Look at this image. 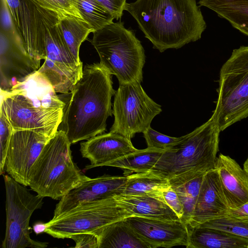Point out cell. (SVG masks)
<instances>
[{
  "label": "cell",
  "instance_id": "obj_35",
  "mask_svg": "<svg viewBox=\"0 0 248 248\" xmlns=\"http://www.w3.org/2000/svg\"><path fill=\"white\" fill-rule=\"evenodd\" d=\"M69 238L73 239L76 248H98L97 236L93 233H79L72 235Z\"/></svg>",
  "mask_w": 248,
  "mask_h": 248
},
{
  "label": "cell",
  "instance_id": "obj_28",
  "mask_svg": "<svg viewBox=\"0 0 248 248\" xmlns=\"http://www.w3.org/2000/svg\"><path fill=\"white\" fill-rule=\"evenodd\" d=\"M204 174L177 186H171L177 193L183 206V215L181 220L187 226L194 211Z\"/></svg>",
  "mask_w": 248,
  "mask_h": 248
},
{
  "label": "cell",
  "instance_id": "obj_17",
  "mask_svg": "<svg viewBox=\"0 0 248 248\" xmlns=\"http://www.w3.org/2000/svg\"><path fill=\"white\" fill-rule=\"evenodd\" d=\"M228 210L218 173L214 168L203 176L194 211L187 226L195 227L224 217Z\"/></svg>",
  "mask_w": 248,
  "mask_h": 248
},
{
  "label": "cell",
  "instance_id": "obj_11",
  "mask_svg": "<svg viewBox=\"0 0 248 248\" xmlns=\"http://www.w3.org/2000/svg\"><path fill=\"white\" fill-rule=\"evenodd\" d=\"M52 138L32 130L13 129L6 154L5 171L19 183L29 186L32 166Z\"/></svg>",
  "mask_w": 248,
  "mask_h": 248
},
{
  "label": "cell",
  "instance_id": "obj_16",
  "mask_svg": "<svg viewBox=\"0 0 248 248\" xmlns=\"http://www.w3.org/2000/svg\"><path fill=\"white\" fill-rule=\"evenodd\" d=\"M138 150L130 140L111 132L98 135L81 142L80 148L82 157L90 161V164L85 167L86 170L104 166Z\"/></svg>",
  "mask_w": 248,
  "mask_h": 248
},
{
  "label": "cell",
  "instance_id": "obj_1",
  "mask_svg": "<svg viewBox=\"0 0 248 248\" xmlns=\"http://www.w3.org/2000/svg\"><path fill=\"white\" fill-rule=\"evenodd\" d=\"M112 75L102 64L86 65L81 78L60 98L64 102L58 130L70 143L87 140L104 133L107 120L111 116V98L115 94Z\"/></svg>",
  "mask_w": 248,
  "mask_h": 248
},
{
  "label": "cell",
  "instance_id": "obj_25",
  "mask_svg": "<svg viewBox=\"0 0 248 248\" xmlns=\"http://www.w3.org/2000/svg\"><path fill=\"white\" fill-rule=\"evenodd\" d=\"M164 150L147 147L129 154L117 160L108 162L104 166L115 167L125 170L124 175L151 170L156 164Z\"/></svg>",
  "mask_w": 248,
  "mask_h": 248
},
{
  "label": "cell",
  "instance_id": "obj_21",
  "mask_svg": "<svg viewBox=\"0 0 248 248\" xmlns=\"http://www.w3.org/2000/svg\"><path fill=\"white\" fill-rule=\"evenodd\" d=\"M94 233L98 248H151L140 239L124 219L107 225Z\"/></svg>",
  "mask_w": 248,
  "mask_h": 248
},
{
  "label": "cell",
  "instance_id": "obj_2",
  "mask_svg": "<svg viewBox=\"0 0 248 248\" xmlns=\"http://www.w3.org/2000/svg\"><path fill=\"white\" fill-rule=\"evenodd\" d=\"M125 10L160 52L200 39L206 28L196 0H136Z\"/></svg>",
  "mask_w": 248,
  "mask_h": 248
},
{
  "label": "cell",
  "instance_id": "obj_20",
  "mask_svg": "<svg viewBox=\"0 0 248 248\" xmlns=\"http://www.w3.org/2000/svg\"><path fill=\"white\" fill-rule=\"evenodd\" d=\"M187 248H248V238L207 227H188Z\"/></svg>",
  "mask_w": 248,
  "mask_h": 248
},
{
  "label": "cell",
  "instance_id": "obj_5",
  "mask_svg": "<svg viewBox=\"0 0 248 248\" xmlns=\"http://www.w3.org/2000/svg\"><path fill=\"white\" fill-rule=\"evenodd\" d=\"M66 134L58 130L46 144L31 170L29 186L43 197L61 200L90 177L74 162Z\"/></svg>",
  "mask_w": 248,
  "mask_h": 248
},
{
  "label": "cell",
  "instance_id": "obj_7",
  "mask_svg": "<svg viewBox=\"0 0 248 248\" xmlns=\"http://www.w3.org/2000/svg\"><path fill=\"white\" fill-rule=\"evenodd\" d=\"M215 110L222 131L248 117V46L234 49L219 73Z\"/></svg>",
  "mask_w": 248,
  "mask_h": 248
},
{
  "label": "cell",
  "instance_id": "obj_37",
  "mask_svg": "<svg viewBox=\"0 0 248 248\" xmlns=\"http://www.w3.org/2000/svg\"><path fill=\"white\" fill-rule=\"evenodd\" d=\"M108 10L116 20L121 19L125 10L126 0H96Z\"/></svg>",
  "mask_w": 248,
  "mask_h": 248
},
{
  "label": "cell",
  "instance_id": "obj_24",
  "mask_svg": "<svg viewBox=\"0 0 248 248\" xmlns=\"http://www.w3.org/2000/svg\"><path fill=\"white\" fill-rule=\"evenodd\" d=\"M59 23L50 27L46 34L45 49L46 58L56 64L82 71V64H78L74 59L64 40Z\"/></svg>",
  "mask_w": 248,
  "mask_h": 248
},
{
  "label": "cell",
  "instance_id": "obj_19",
  "mask_svg": "<svg viewBox=\"0 0 248 248\" xmlns=\"http://www.w3.org/2000/svg\"><path fill=\"white\" fill-rule=\"evenodd\" d=\"M118 203L133 216L161 220H181L165 202L162 193L129 196H114Z\"/></svg>",
  "mask_w": 248,
  "mask_h": 248
},
{
  "label": "cell",
  "instance_id": "obj_10",
  "mask_svg": "<svg viewBox=\"0 0 248 248\" xmlns=\"http://www.w3.org/2000/svg\"><path fill=\"white\" fill-rule=\"evenodd\" d=\"M161 111V106L147 94L140 83L119 84L114 94V121L110 132L131 140L136 133H143L150 127Z\"/></svg>",
  "mask_w": 248,
  "mask_h": 248
},
{
  "label": "cell",
  "instance_id": "obj_4",
  "mask_svg": "<svg viewBox=\"0 0 248 248\" xmlns=\"http://www.w3.org/2000/svg\"><path fill=\"white\" fill-rule=\"evenodd\" d=\"M220 132L215 109L206 122L164 150L150 171L167 179L171 187L204 174L215 168Z\"/></svg>",
  "mask_w": 248,
  "mask_h": 248
},
{
  "label": "cell",
  "instance_id": "obj_9",
  "mask_svg": "<svg viewBox=\"0 0 248 248\" xmlns=\"http://www.w3.org/2000/svg\"><path fill=\"white\" fill-rule=\"evenodd\" d=\"M6 191V231L2 248H44L48 243L30 237L29 222L34 211L40 209L44 197L31 194L26 186L9 175L3 174Z\"/></svg>",
  "mask_w": 248,
  "mask_h": 248
},
{
  "label": "cell",
  "instance_id": "obj_40",
  "mask_svg": "<svg viewBox=\"0 0 248 248\" xmlns=\"http://www.w3.org/2000/svg\"><path fill=\"white\" fill-rule=\"evenodd\" d=\"M243 168L248 174V157L244 162Z\"/></svg>",
  "mask_w": 248,
  "mask_h": 248
},
{
  "label": "cell",
  "instance_id": "obj_29",
  "mask_svg": "<svg viewBox=\"0 0 248 248\" xmlns=\"http://www.w3.org/2000/svg\"><path fill=\"white\" fill-rule=\"evenodd\" d=\"M80 13L94 32L113 22L112 15L96 0H78Z\"/></svg>",
  "mask_w": 248,
  "mask_h": 248
},
{
  "label": "cell",
  "instance_id": "obj_23",
  "mask_svg": "<svg viewBox=\"0 0 248 248\" xmlns=\"http://www.w3.org/2000/svg\"><path fill=\"white\" fill-rule=\"evenodd\" d=\"M126 183L120 194L129 196L159 194L170 186L169 181L152 171L125 175Z\"/></svg>",
  "mask_w": 248,
  "mask_h": 248
},
{
  "label": "cell",
  "instance_id": "obj_31",
  "mask_svg": "<svg viewBox=\"0 0 248 248\" xmlns=\"http://www.w3.org/2000/svg\"><path fill=\"white\" fill-rule=\"evenodd\" d=\"M197 226L221 230L248 238V220H235L224 217L207 221Z\"/></svg>",
  "mask_w": 248,
  "mask_h": 248
},
{
  "label": "cell",
  "instance_id": "obj_14",
  "mask_svg": "<svg viewBox=\"0 0 248 248\" xmlns=\"http://www.w3.org/2000/svg\"><path fill=\"white\" fill-rule=\"evenodd\" d=\"M37 70L23 40L11 39L0 31V91H10Z\"/></svg>",
  "mask_w": 248,
  "mask_h": 248
},
{
  "label": "cell",
  "instance_id": "obj_27",
  "mask_svg": "<svg viewBox=\"0 0 248 248\" xmlns=\"http://www.w3.org/2000/svg\"><path fill=\"white\" fill-rule=\"evenodd\" d=\"M44 60L38 71L46 77L57 93H68L82 76L83 71L58 66L47 58Z\"/></svg>",
  "mask_w": 248,
  "mask_h": 248
},
{
  "label": "cell",
  "instance_id": "obj_26",
  "mask_svg": "<svg viewBox=\"0 0 248 248\" xmlns=\"http://www.w3.org/2000/svg\"><path fill=\"white\" fill-rule=\"evenodd\" d=\"M59 25L74 59L78 64H82L79 55L80 47L88 35L94 32L93 29L85 20L73 17L60 20Z\"/></svg>",
  "mask_w": 248,
  "mask_h": 248
},
{
  "label": "cell",
  "instance_id": "obj_32",
  "mask_svg": "<svg viewBox=\"0 0 248 248\" xmlns=\"http://www.w3.org/2000/svg\"><path fill=\"white\" fill-rule=\"evenodd\" d=\"M143 134L148 147L162 150L168 149L174 146L183 138V136L176 138L165 135L155 130L151 126L149 127Z\"/></svg>",
  "mask_w": 248,
  "mask_h": 248
},
{
  "label": "cell",
  "instance_id": "obj_18",
  "mask_svg": "<svg viewBox=\"0 0 248 248\" xmlns=\"http://www.w3.org/2000/svg\"><path fill=\"white\" fill-rule=\"evenodd\" d=\"M215 168L227 205L236 208L248 202V174L229 155L219 154Z\"/></svg>",
  "mask_w": 248,
  "mask_h": 248
},
{
  "label": "cell",
  "instance_id": "obj_12",
  "mask_svg": "<svg viewBox=\"0 0 248 248\" xmlns=\"http://www.w3.org/2000/svg\"><path fill=\"white\" fill-rule=\"evenodd\" d=\"M20 35L35 67L39 69L46 58L45 38L48 30L61 20L55 13L32 0H20Z\"/></svg>",
  "mask_w": 248,
  "mask_h": 248
},
{
  "label": "cell",
  "instance_id": "obj_8",
  "mask_svg": "<svg viewBox=\"0 0 248 248\" xmlns=\"http://www.w3.org/2000/svg\"><path fill=\"white\" fill-rule=\"evenodd\" d=\"M133 215L114 196L81 204L44 224V232L59 238L79 233H93Z\"/></svg>",
  "mask_w": 248,
  "mask_h": 248
},
{
  "label": "cell",
  "instance_id": "obj_33",
  "mask_svg": "<svg viewBox=\"0 0 248 248\" xmlns=\"http://www.w3.org/2000/svg\"><path fill=\"white\" fill-rule=\"evenodd\" d=\"M13 128L0 112V173H4L6 154Z\"/></svg>",
  "mask_w": 248,
  "mask_h": 248
},
{
  "label": "cell",
  "instance_id": "obj_30",
  "mask_svg": "<svg viewBox=\"0 0 248 248\" xmlns=\"http://www.w3.org/2000/svg\"><path fill=\"white\" fill-rule=\"evenodd\" d=\"M32 0L41 7L56 14L61 20L69 17L84 20L78 8V0Z\"/></svg>",
  "mask_w": 248,
  "mask_h": 248
},
{
  "label": "cell",
  "instance_id": "obj_3",
  "mask_svg": "<svg viewBox=\"0 0 248 248\" xmlns=\"http://www.w3.org/2000/svg\"><path fill=\"white\" fill-rule=\"evenodd\" d=\"M0 112L14 130L53 137L61 123L64 102L38 70L7 92L0 91Z\"/></svg>",
  "mask_w": 248,
  "mask_h": 248
},
{
  "label": "cell",
  "instance_id": "obj_36",
  "mask_svg": "<svg viewBox=\"0 0 248 248\" xmlns=\"http://www.w3.org/2000/svg\"><path fill=\"white\" fill-rule=\"evenodd\" d=\"M165 202L174 211L181 219L183 215V208L178 196L171 186L162 192Z\"/></svg>",
  "mask_w": 248,
  "mask_h": 248
},
{
  "label": "cell",
  "instance_id": "obj_34",
  "mask_svg": "<svg viewBox=\"0 0 248 248\" xmlns=\"http://www.w3.org/2000/svg\"><path fill=\"white\" fill-rule=\"evenodd\" d=\"M1 31L12 38H22L12 20L6 0H1Z\"/></svg>",
  "mask_w": 248,
  "mask_h": 248
},
{
  "label": "cell",
  "instance_id": "obj_22",
  "mask_svg": "<svg viewBox=\"0 0 248 248\" xmlns=\"http://www.w3.org/2000/svg\"><path fill=\"white\" fill-rule=\"evenodd\" d=\"M198 4L213 11L248 36V0H200Z\"/></svg>",
  "mask_w": 248,
  "mask_h": 248
},
{
  "label": "cell",
  "instance_id": "obj_15",
  "mask_svg": "<svg viewBox=\"0 0 248 248\" xmlns=\"http://www.w3.org/2000/svg\"><path fill=\"white\" fill-rule=\"evenodd\" d=\"M126 180L125 175L105 174L94 178H89L60 200L56 204L52 219L81 204L120 194Z\"/></svg>",
  "mask_w": 248,
  "mask_h": 248
},
{
  "label": "cell",
  "instance_id": "obj_38",
  "mask_svg": "<svg viewBox=\"0 0 248 248\" xmlns=\"http://www.w3.org/2000/svg\"><path fill=\"white\" fill-rule=\"evenodd\" d=\"M6 1L13 22L20 35V0H6Z\"/></svg>",
  "mask_w": 248,
  "mask_h": 248
},
{
  "label": "cell",
  "instance_id": "obj_39",
  "mask_svg": "<svg viewBox=\"0 0 248 248\" xmlns=\"http://www.w3.org/2000/svg\"><path fill=\"white\" fill-rule=\"evenodd\" d=\"M224 217L235 220H248V202L236 208H229Z\"/></svg>",
  "mask_w": 248,
  "mask_h": 248
},
{
  "label": "cell",
  "instance_id": "obj_6",
  "mask_svg": "<svg viewBox=\"0 0 248 248\" xmlns=\"http://www.w3.org/2000/svg\"><path fill=\"white\" fill-rule=\"evenodd\" d=\"M91 40L100 63L117 78L119 84L142 81L144 49L134 32L121 19L93 33Z\"/></svg>",
  "mask_w": 248,
  "mask_h": 248
},
{
  "label": "cell",
  "instance_id": "obj_13",
  "mask_svg": "<svg viewBox=\"0 0 248 248\" xmlns=\"http://www.w3.org/2000/svg\"><path fill=\"white\" fill-rule=\"evenodd\" d=\"M124 220L151 248L187 245L188 228L181 220H161L135 216Z\"/></svg>",
  "mask_w": 248,
  "mask_h": 248
}]
</instances>
